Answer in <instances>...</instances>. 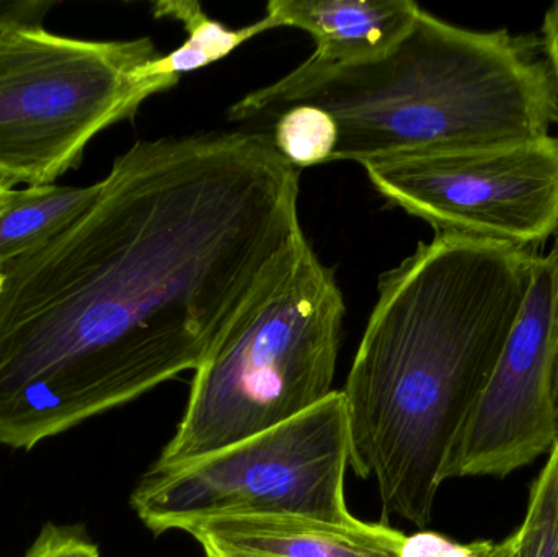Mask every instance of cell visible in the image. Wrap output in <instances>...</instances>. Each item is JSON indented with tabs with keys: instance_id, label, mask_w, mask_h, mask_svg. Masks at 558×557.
Here are the masks:
<instances>
[{
	"instance_id": "6da1fadb",
	"label": "cell",
	"mask_w": 558,
	"mask_h": 557,
	"mask_svg": "<svg viewBox=\"0 0 558 557\" xmlns=\"http://www.w3.org/2000/svg\"><path fill=\"white\" fill-rule=\"evenodd\" d=\"M257 131L140 141L98 198L3 268L0 445L32 450L205 362L307 241Z\"/></svg>"
},
{
	"instance_id": "7a4b0ae2",
	"label": "cell",
	"mask_w": 558,
	"mask_h": 557,
	"mask_svg": "<svg viewBox=\"0 0 558 557\" xmlns=\"http://www.w3.org/2000/svg\"><path fill=\"white\" fill-rule=\"evenodd\" d=\"M539 255L436 234L379 278L344 386L350 467L386 519L429 525L449 450L530 293Z\"/></svg>"
},
{
	"instance_id": "3957f363",
	"label": "cell",
	"mask_w": 558,
	"mask_h": 557,
	"mask_svg": "<svg viewBox=\"0 0 558 557\" xmlns=\"http://www.w3.org/2000/svg\"><path fill=\"white\" fill-rule=\"evenodd\" d=\"M537 43L507 29L472 32L420 9L396 48L377 61L284 77L229 108L231 121L314 105L337 121L330 162L549 136L556 88Z\"/></svg>"
},
{
	"instance_id": "277c9868",
	"label": "cell",
	"mask_w": 558,
	"mask_h": 557,
	"mask_svg": "<svg viewBox=\"0 0 558 557\" xmlns=\"http://www.w3.org/2000/svg\"><path fill=\"white\" fill-rule=\"evenodd\" d=\"M343 294L308 241L195 370L185 414L150 471H170L291 421L333 392Z\"/></svg>"
},
{
	"instance_id": "5b68a950",
	"label": "cell",
	"mask_w": 558,
	"mask_h": 557,
	"mask_svg": "<svg viewBox=\"0 0 558 557\" xmlns=\"http://www.w3.org/2000/svg\"><path fill=\"white\" fill-rule=\"evenodd\" d=\"M150 38L84 39L32 20H0V173L52 185L85 147L173 87L153 74Z\"/></svg>"
},
{
	"instance_id": "8992f818",
	"label": "cell",
	"mask_w": 558,
	"mask_h": 557,
	"mask_svg": "<svg viewBox=\"0 0 558 557\" xmlns=\"http://www.w3.org/2000/svg\"><path fill=\"white\" fill-rule=\"evenodd\" d=\"M350 435L343 395L247 440L170 471H147L131 496L154 533L228 517L353 520L344 497Z\"/></svg>"
},
{
	"instance_id": "52a82bcc",
	"label": "cell",
	"mask_w": 558,
	"mask_h": 557,
	"mask_svg": "<svg viewBox=\"0 0 558 557\" xmlns=\"http://www.w3.org/2000/svg\"><path fill=\"white\" fill-rule=\"evenodd\" d=\"M371 185L436 234L531 249L558 229V137L364 164Z\"/></svg>"
},
{
	"instance_id": "ba28073f",
	"label": "cell",
	"mask_w": 558,
	"mask_h": 557,
	"mask_svg": "<svg viewBox=\"0 0 558 557\" xmlns=\"http://www.w3.org/2000/svg\"><path fill=\"white\" fill-rule=\"evenodd\" d=\"M558 337L541 257L513 332L449 450L441 483L504 477L553 450L558 437Z\"/></svg>"
},
{
	"instance_id": "9c48e42d",
	"label": "cell",
	"mask_w": 558,
	"mask_h": 557,
	"mask_svg": "<svg viewBox=\"0 0 558 557\" xmlns=\"http://www.w3.org/2000/svg\"><path fill=\"white\" fill-rule=\"evenodd\" d=\"M183 532L205 557H403L409 536L384 523H338L298 516L228 517Z\"/></svg>"
},
{
	"instance_id": "30bf717a",
	"label": "cell",
	"mask_w": 558,
	"mask_h": 557,
	"mask_svg": "<svg viewBox=\"0 0 558 557\" xmlns=\"http://www.w3.org/2000/svg\"><path fill=\"white\" fill-rule=\"evenodd\" d=\"M422 7L412 0H271L267 16L304 29L315 51L292 71L299 77L366 64L399 45Z\"/></svg>"
},
{
	"instance_id": "8fae6325",
	"label": "cell",
	"mask_w": 558,
	"mask_h": 557,
	"mask_svg": "<svg viewBox=\"0 0 558 557\" xmlns=\"http://www.w3.org/2000/svg\"><path fill=\"white\" fill-rule=\"evenodd\" d=\"M104 182L88 186L33 185L13 190L0 203V271L58 234L100 195Z\"/></svg>"
},
{
	"instance_id": "7c38bea8",
	"label": "cell",
	"mask_w": 558,
	"mask_h": 557,
	"mask_svg": "<svg viewBox=\"0 0 558 557\" xmlns=\"http://www.w3.org/2000/svg\"><path fill=\"white\" fill-rule=\"evenodd\" d=\"M153 12L156 19H173L183 23L189 33L180 48L170 55L159 56L153 64V74L172 82L173 85L186 72L211 65L213 62L231 55L248 39L277 28L274 20L267 15L244 28H229L209 19L202 3L195 0H160L154 3Z\"/></svg>"
},
{
	"instance_id": "4fadbf2b",
	"label": "cell",
	"mask_w": 558,
	"mask_h": 557,
	"mask_svg": "<svg viewBox=\"0 0 558 557\" xmlns=\"http://www.w3.org/2000/svg\"><path fill=\"white\" fill-rule=\"evenodd\" d=\"M271 136L281 156L304 169L330 162L338 143V126L328 111L314 105H294L278 114Z\"/></svg>"
},
{
	"instance_id": "5bb4252c",
	"label": "cell",
	"mask_w": 558,
	"mask_h": 557,
	"mask_svg": "<svg viewBox=\"0 0 558 557\" xmlns=\"http://www.w3.org/2000/svg\"><path fill=\"white\" fill-rule=\"evenodd\" d=\"M521 557H558V437L531 487L520 526Z\"/></svg>"
},
{
	"instance_id": "9a60e30c",
	"label": "cell",
	"mask_w": 558,
	"mask_h": 557,
	"mask_svg": "<svg viewBox=\"0 0 558 557\" xmlns=\"http://www.w3.org/2000/svg\"><path fill=\"white\" fill-rule=\"evenodd\" d=\"M25 557H100V553L82 529L48 523Z\"/></svg>"
},
{
	"instance_id": "2e32d148",
	"label": "cell",
	"mask_w": 558,
	"mask_h": 557,
	"mask_svg": "<svg viewBox=\"0 0 558 557\" xmlns=\"http://www.w3.org/2000/svg\"><path fill=\"white\" fill-rule=\"evenodd\" d=\"M541 35H543L541 48H543L544 58H546V64L549 68L550 77H553L554 88H556L558 107V2L553 3L544 13Z\"/></svg>"
},
{
	"instance_id": "e0dca14e",
	"label": "cell",
	"mask_w": 558,
	"mask_h": 557,
	"mask_svg": "<svg viewBox=\"0 0 558 557\" xmlns=\"http://www.w3.org/2000/svg\"><path fill=\"white\" fill-rule=\"evenodd\" d=\"M54 7V0H0V20L20 19L43 23Z\"/></svg>"
},
{
	"instance_id": "ac0fdd59",
	"label": "cell",
	"mask_w": 558,
	"mask_h": 557,
	"mask_svg": "<svg viewBox=\"0 0 558 557\" xmlns=\"http://www.w3.org/2000/svg\"><path fill=\"white\" fill-rule=\"evenodd\" d=\"M546 261L547 271H549L550 278V293H553V311H554V324H556V332L558 337V229L554 234V244L550 249Z\"/></svg>"
},
{
	"instance_id": "d6986e66",
	"label": "cell",
	"mask_w": 558,
	"mask_h": 557,
	"mask_svg": "<svg viewBox=\"0 0 558 557\" xmlns=\"http://www.w3.org/2000/svg\"><path fill=\"white\" fill-rule=\"evenodd\" d=\"M484 557H521V535L520 530L508 536L500 543L492 542L490 548Z\"/></svg>"
},
{
	"instance_id": "ffe728a7",
	"label": "cell",
	"mask_w": 558,
	"mask_h": 557,
	"mask_svg": "<svg viewBox=\"0 0 558 557\" xmlns=\"http://www.w3.org/2000/svg\"><path fill=\"white\" fill-rule=\"evenodd\" d=\"M16 185L15 180L10 179L5 173H0V203L7 198L10 192H13V186Z\"/></svg>"
},
{
	"instance_id": "44dd1931",
	"label": "cell",
	"mask_w": 558,
	"mask_h": 557,
	"mask_svg": "<svg viewBox=\"0 0 558 557\" xmlns=\"http://www.w3.org/2000/svg\"><path fill=\"white\" fill-rule=\"evenodd\" d=\"M556 398H557V408H558V359H557V370H556Z\"/></svg>"
},
{
	"instance_id": "7402d4cb",
	"label": "cell",
	"mask_w": 558,
	"mask_h": 557,
	"mask_svg": "<svg viewBox=\"0 0 558 557\" xmlns=\"http://www.w3.org/2000/svg\"><path fill=\"white\" fill-rule=\"evenodd\" d=\"M2 290H3V274H2V271H0V294H2Z\"/></svg>"
}]
</instances>
